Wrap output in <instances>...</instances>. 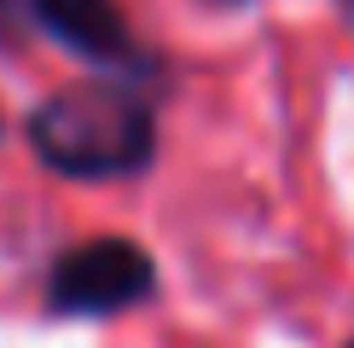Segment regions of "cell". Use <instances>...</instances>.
<instances>
[{
    "instance_id": "6da1fadb",
    "label": "cell",
    "mask_w": 354,
    "mask_h": 348,
    "mask_svg": "<svg viewBox=\"0 0 354 348\" xmlns=\"http://www.w3.org/2000/svg\"><path fill=\"white\" fill-rule=\"evenodd\" d=\"M29 145L35 157L70 180H122L151 163L157 128L151 110L116 81H76L53 93L29 116Z\"/></svg>"
},
{
    "instance_id": "7a4b0ae2",
    "label": "cell",
    "mask_w": 354,
    "mask_h": 348,
    "mask_svg": "<svg viewBox=\"0 0 354 348\" xmlns=\"http://www.w3.org/2000/svg\"><path fill=\"white\" fill-rule=\"evenodd\" d=\"M157 267L134 238H87L53 261L47 296L58 313H122L151 296Z\"/></svg>"
},
{
    "instance_id": "3957f363",
    "label": "cell",
    "mask_w": 354,
    "mask_h": 348,
    "mask_svg": "<svg viewBox=\"0 0 354 348\" xmlns=\"http://www.w3.org/2000/svg\"><path fill=\"white\" fill-rule=\"evenodd\" d=\"M24 6L53 41H64L70 52L93 58V64L134 58V35H128V18L116 0H24Z\"/></svg>"
},
{
    "instance_id": "277c9868",
    "label": "cell",
    "mask_w": 354,
    "mask_h": 348,
    "mask_svg": "<svg viewBox=\"0 0 354 348\" xmlns=\"http://www.w3.org/2000/svg\"><path fill=\"white\" fill-rule=\"evenodd\" d=\"M29 18V6H24V0H0V41H12V35H18V23Z\"/></svg>"
},
{
    "instance_id": "5b68a950",
    "label": "cell",
    "mask_w": 354,
    "mask_h": 348,
    "mask_svg": "<svg viewBox=\"0 0 354 348\" xmlns=\"http://www.w3.org/2000/svg\"><path fill=\"white\" fill-rule=\"evenodd\" d=\"M348 348H354V342H348Z\"/></svg>"
}]
</instances>
